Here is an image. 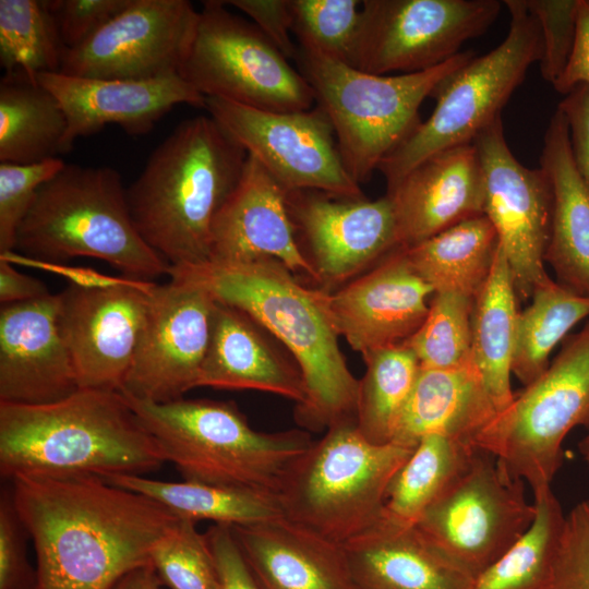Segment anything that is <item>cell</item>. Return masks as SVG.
I'll return each instance as SVG.
<instances>
[{"label":"cell","mask_w":589,"mask_h":589,"mask_svg":"<svg viewBox=\"0 0 589 589\" xmlns=\"http://www.w3.org/2000/svg\"><path fill=\"white\" fill-rule=\"evenodd\" d=\"M204 533L214 557L220 589H262L231 526L214 524Z\"/></svg>","instance_id":"47"},{"label":"cell","mask_w":589,"mask_h":589,"mask_svg":"<svg viewBox=\"0 0 589 589\" xmlns=\"http://www.w3.org/2000/svg\"><path fill=\"white\" fill-rule=\"evenodd\" d=\"M496 413L471 358L448 369L420 368L399 414L392 443L416 448L430 434L474 443Z\"/></svg>","instance_id":"28"},{"label":"cell","mask_w":589,"mask_h":589,"mask_svg":"<svg viewBox=\"0 0 589 589\" xmlns=\"http://www.w3.org/2000/svg\"><path fill=\"white\" fill-rule=\"evenodd\" d=\"M45 283L19 272L13 264L0 260V302L20 303L49 294Z\"/></svg>","instance_id":"52"},{"label":"cell","mask_w":589,"mask_h":589,"mask_svg":"<svg viewBox=\"0 0 589 589\" xmlns=\"http://www.w3.org/2000/svg\"><path fill=\"white\" fill-rule=\"evenodd\" d=\"M413 449L373 444L356 421L330 426L283 477L284 517L345 544L382 518L388 486Z\"/></svg>","instance_id":"8"},{"label":"cell","mask_w":589,"mask_h":589,"mask_svg":"<svg viewBox=\"0 0 589 589\" xmlns=\"http://www.w3.org/2000/svg\"><path fill=\"white\" fill-rule=\"evenodd\" d=\"M27 540L7 484L0 493V589H36L37 573L27 556Z\"/></svg>","instance_id":"45"},{"label":"cell","mask_w":589,"mask_h":589,"mask_svg":"<svg viewBox=\"0 0 589 589\" xmlns=\"http://www.w3.org/2000/svg\"><path fill=\"white\" fill-rule=\"evenodd\" d=\"M569 131L575 166L589 189V84L574 86L558 104Z\"/></svg>","instance_id":"49"},{"label":"cell","mask_w":589,"mask_h":589,"mask_svg":"<svg viewBox=\"0 0 589 589\" xmlns=\"http://www.w3.org/2000/svg\"><path fill=\"white\" fill-rule=\"evenodd\" d=\"M215 302L206 289L184 279L157 284L121 393L167 402L195 388Z\"/></svg>","instance_id":"17"},{"label":"cell","mask_w":589,"mask_h":589,"mask_svg":"<svg viewBox=\"0 0 589 589\" xmlns=\"http://www.w3.org/2000/svg\"><path fill=\"white\" fill-rule=\"evenodd\" d=\"M225 3L245 13L288 60L297 58L298 46L291 39V0H230Z\"/></svg>","instance_id":"48"},{"label":"cell","mask_w":589,"mask_h":589,"mask_svg":"<svg viewBox=\"0 0 589 589\" xmlns=\"http://www.w3.org/2000/svg\"><path fill=\"white\" fill-rule=\"evenodd\" d=\"M108 483L142 494L180 519L248 526L284 517L276 496L196 481H161L137 474H113Z\"/></svg>","instance_id":"33"},{"label":"cell","mask_w":589,"mask_h":589,"mask_svg":"<svg viewBox=\"0 0 589 589\" xmlns=\"http://www.w3.org/2000/svg\"><path fill=\"white\" fill-rule=\"evenodd\" d=\"M531 303L519 311L512 374L529 385L549 366L553 349L579 322L589 317V297L579 296L549 278L538 286Z\"/></svg>","instance_id":"35"},{"label":"cell","mask_w":589,"mask_h":589,"mask_svg":"<svg viewBox=\"0 0 589 589\" xmlns=\"http://www.w3.org/2000/svg\"><path fill=\"white\" fill-rule=\"evenodd\" d=\"M264 259H275L317 284L297 239L287 190L248 154L237 185L215 217L209 262L244 264Z\"/></svg>","instance_id":"21"},{"label":"cell","mask_w":589,"mask_h":589,"mask_svg":"<svg viewBox=\"0 0 589 589\" xmlns=\"http://www.w3.org/2000/svg\"><path fill=\"white\" fill-rule=\"evenodd\" d=\"M525 483L493 454L478 447L467 470L414 527L444 557L474 578L532 525L536 505L527 500Z\"/></svg>","instance_id":"12"},{"label":"cell","mask_w":589,"mask_h":589,"mask_svg":"<svg viewBox=\"0 0 589 589\" xmlns=\"http://www.w3.org/2000/svg\"><path fill=\"white\" fill-rule=\"evenodd\" d=\"M79 389L59 322V293L0 311V402L44 405Z\"/></svg>","instance_id":"22"},{"label":"cell","mask_w":589,"mask_h":589,"mask_svg":"<svg viewBox=\"0 0 589 589\" xmlns=\"http://www.w3.org/2000/svg\"><path fill=\"white\" fill-rule=\"evenodd\" d=\"M156 283L88 289L70 285L59 293V322L79 388L121 392Z\"/></svg>","instance_id":"19"},{"label":"cell","mask_w":589,"mask_h":589,"mask_svg":"<svg viewBox=\"0 0 589 589\" xmlns=\"http://www.w3.org/2000/svg\"><path fill=\"white\" fill-rule=\"evenodd\" d=\"M579 452L589 469V430L587 435L578 444Z\"/></svg>","instance_id":"54"},{"label":"cell","mask_w":589,"mask_h":589,"mask_svg":"<svg viewBox=\"0 0 589 589\" xmlns=\"http://www.w3.org/2000/svg\"><path fill=\"white\" fill-rule=\"evenodd\" d=\"M132 0H49L65 49L85 43Z\"/></svg>","instance_id":"46"},{"label":"cell","mask_w":589,"mask_h":589,"mask_svg":"<svg viewBox=\"0 0 589 589\" xmlns=\"http://www.w3.org/2000/svg\"><path fill=\"white\" fill-rule=\"evenodd\" d=\"M247 156L215 119L196 116L176 127L125 189L137 231L171 266L209 262L215 217Z\"/></svg>","instance_id":"4"},{"label":"cell","mask_w":589,"mask_h":589,"mask_svg":"<svg viewBox=\"0 0 589 589\" xmlns=\"http://www.w3.org/2000/svg\"><path fill=\"white\" fill-rule=\"evenodd\" d=\"M151 565L169 589H220L209 544L194 521L179 519L154 546Z\"/></svg>","instance_id":"41"},{"label":"cell","mask_w":589,"mask_h":589,"mask_svg":"<svg viewBox=\"0 0 589 589\" xmlns=\"http://www.w3.org/2000/svg\"><path fill=\"white\" fill-rule=\"evenodd\" d=\"M252 389L304 404L306 387L293 357L243 311L216 300L196 387Z\"/></svg>","instance_id":"25"},{"label":"cell","mask_w":589,"mask_h":589,"mask_svg":"<svg viewBox=\"0 0 589 589\" xmlns=\"http://www.w3.org/2000/svg\"><path fill=\"white\" fill-rule=\"evenodd\" d=\"M544 589H589V498L578 503L565 517Z\"/></svg>","instance_id":"44"},{"label":"cell","mask_w":589,"mask_h":589,"mask_svg":"<svg viewBox=\"0 0 589 589\" xmlns=\"http://www.w3.org/2000/svg\"><path fill=\"white\" fill-rule=\"evenodd\" d=\"M321 291L335 330L361 356L402 345L424 321L434 293L402 248L335 291Z\"/></svg>","instance_id":"20"},{"label":"cell","mask_w":589,"mask_h":589,"mask_svg":"<svg viewBox=\"0 0 589 589\" xmlns=\"http://www.w3.org/2000/svg\"><path fill=\"white\" fill-rule=\"evenodd\" d=\"M496 0H364L353 68L378 75L433 69L496 20Z\"/></svg>","instance_id":"13"},{"label":"cell","mask_w":589,"mask_h":589,"mask_svg":"<svg viewBox=\"0 0 589 589\" xmlns=\"http://www.w3.org/2000/svg\"><path fill=\"white\" fill-rule=\"evenodd\" d=\"M478 446L443 434L423 437L392 480L382 518L414 526L469 467Z\"/></svg>","instance_id":"34"},{"label":"cell","mask_w":589,"mask_h":589,"mask_svg":"<svg viewBox=\"0 0 589 589\" xmlns=\"http://www.w3.org/2000/svg\"><path fill=\"white\" fill-rule=\"evenodd\" d=\"M577 426L589 430V321L564 339L546 370L514 395L474 444L536 493L551 486L564 438Z\"/></svg>","instance_id":"10"},{"label":"cell","mask_w":589,"mask_h":589,"mask_svg":"<svg viewBox=\"0 0 589 589\" xmlns=\"http://www.w3.org/2000/svg\"><path fill=\"white\" fill-rule=\"evenodd\" d=\"M300 248L317 275V288L333 292L399 248L387 194L370 201L318 190L287 191Z\"/></svg>","instance_id":"16"},{"label":"cell","mask_w":589,"mask_h":589,"mask_svg":"<svg viewBox=\"0 0 589 589\" xmlns=\"http://www.w3.org/2000/svg\"><path fill=\"white\" fill-rule=\"evenodd\" d=\"M540 161L553 190L544 262L557 284L589 297V189L575 166L568 124L558 107L546 128Z\"/></svg>","instance_id":"29"},{"label":"cell","mask_w":589,"mask_h":589,"mask_svg":"<svg viewBox=\"0 0 589 589\" xmlns=\"http://www.w3.org/2000/svg\"><path fill=\"white\" fill-rule=\"evenodd\" d=\"M206 97L268 111H304L315 104L303 75L252 23L207 0L179 72Z\"/></svg>","instance_id":"11"},{"label":"cell","mask_w":589,"mask_h":589,"mask_svg":"<svg viewBox=\"0 0 589 589\" xmlns=\"http://www.w3.org/2000/svg\"><path fill=\"white\" fill-rule=\"evenodd\" d=\"M518 298L505 254L497 249L491 273L473 301L471 359L497 412L514 399L510 387Z\"/></svg>","instance_id":"30"},{"label":"cell","mask_w":589,"mask_h":589,"mask_svg":"<svg viewBox=\"0 0 589 589\" xmlns=\"http://www.w3.org/2000/svg\"><path fill=\"white\" fill-rule=\"evenodd\" d=\"M0 260L7 261L13 265L27 266L52 273L67 278L71 285L88 289L130 285L140 280L124 275L119 277L109 276L88 267L70 266L65 263L37 260L16 252L15 250L0 253Z\"/></svg>","instance_id":"50"},{"label":"cell","mask_w":589,"mask_h":589,"mask_svg":"<svg viewBox=\"0 0 589 589\" xmlns=\"http://www.w3.org/2000/svg\"><path fill=\"white\" fill-rule=\"evenodd\" d=\"M542 38L540 71L554 85L572 58L578 33L579 0H524Z\"/></svg>","instance_id":"43"},{"label":"cell","mask_w":589,"mask_h":589,"mask_svg":"<svg viewBox=\"0 0 589 589\" xmlns=\"http://www.w3.org/2000/svg\"><path fill=\"white\" fill-rule=\"evenodd\" d=\"M498 247L497 232L482 214L402 249L413 271L434 292L474 299L491 273Z\"/></svg>","instance_id":"31"},{"label":"cell","mask_w":589,"mask_h":589,"mask_svg":"<svg viewBox=\"0 0 589 589\" xmlns=\"http://www.w3.org/2000/svg\"><path fill=\"white\" fill-rule=\"evenodd\" d=\"M580 83L589 84V0H579L576 45L567 68L553 86L566 95Z\"/></svg>","instance_id":"51"},{"label":"cell","mask_w":589,"mask_h":589,"mask_svg":"<svg viewBox=\"0 0 589 589\" xmlns=\"http://www.w3.org/2000/svg\"><path fill=\"white\" fill-rule=\"evenodd\" d=\"M365 373L359 380L356 423L371 443H392L399 414L420 371L414 353L404 345L362 354Z\"/></svg>","instance_id":"37"},{"label":"cell","mask_w":589,"mask_h":589,"mask_svg":"<svg viewBox=\"0 0 589 589\" xmlns=\"http://www.w3.org/2000/svg\"><path fill=\"white\" fill-rule=\"evenodd\" d=\"M7 483L34 544L36 589H112L151 564L154 546L180 519L96 476H19Z\"/></svg>","instance_id":"1"},{"label":"cell","mask_w":589,"mask_h":589,"mask_svg":"<svg viewBox=\"0 0 589 589\" xmlns=\"http://www.w3.org/2000/svg\"><path fill=\"white\" fill-rule=\"evenodd\" d=\"M160 587L161 582L149 564L125 574L112 589H160Z\"/></svg>","instance_id":"53"},{"label":"cell","mask_w":589,"mask_h":589,"mask_svg":"<svg viewBox=\"0 0 589 589\" xmlns=\"http://www.w3.org/2000/svg\"><path fill=\"white\" fill-rule=\"evenodd\" d=\"M37 82L59 100L67 117L62 151L105 125L118 124L129 135H145L180 104L205 108V97L180 74L153 80H105L40 73Z\"/></svg>","instance_id":"23"},{"label":"cell","mask_w":589,"mask_h":589,"mask_svg":"<svg viewBox=\"0 0 589 589\" xmlns=\"http://www.w3.org/2000/svg\"><path fill=\"white\" fill-rule=\"evenodd\" d=\"M231 528L262 589H356L342 544L285 517Z\"/></svg>","instance_id":"26"},{"label":"cell","mask_w":589,"mask_h":589,"mask_svg":"<svg viewBox=\"0 0 589 589\" xmlns=\"http://www.w3.org/2000/svg\"><path fill=\"white\" fill-rule=\"evenodd\" d=\"M536 517L524 536L477 575L470 589H544L551 574L565 517L550 488L533 493Z\"/></svg>","instance_id":"36"},{"label":"cell","mask_w":589,"mask_h":589,"mask_svg":"<svg viewBox=\"0 0 589 589\" xmlns=\"http://www.w3.org/2000/svg\"><path fill=\"white\" fill-rule=\"evenodd\" d=\"M67 117L56 96L25 73L0 81V163L37 164L63 154Z\"/></svg>","instance_id":"32"},{"label":"cell","mask_w":589,"mask_h":589,"mask_svg":"<svg viewBox=\"0 0 589 589\" xmlns=\"http://www.w3.org/2000/svg\"><path fill=\"white\" fill-rule=\"evenodd\" d=\"M125 397L165 460L188 481L276 496L289 466L313 443L301 429L254 430L233 401Z\"/></svg>","instance_id":"5"},{"label":"cell","mask_w":589,"mask_h":589,"mask_svg":"<svg viewBox=\"0 0 589 589\" xmlns=\"http://www.w3.org/2000/svg\"><path fill=\"white\" fill-rule=\"evenodd\" d=\"M197 17L187 0H132L85 43L65 50L60 73L136 81L179 74Z\"/></svg>","instance_id":"18"},{"label":"cell","mask_w":589,"mask_h":589,"mask_svg":"<svg viewBox=\"0 0 589 589\" xmlns=\"http://www.w3.org/2000/svg\"><path fill=\"white\" fill-rule=\"evenodd\" d=\"M474 299L456 292H434L428 314L402 345L422 369H448L471 358V315Z\"/></svg>","instance_id":"39"},{"label":"cell","mask_w":589,"mask_h":589,"mask_svg":"<svg viewBox=\"0 0 589 589\" xmlns=\"http://www.w3.org/2000/svg\"><path fill=\"white\" fill-rule=\"evenodd\" d=\"M15 249L49 262L94 257L143 280L171 266L137 231L121 176L111 167L65 164L38 189Z\"/></svg>","instance_id":"6"},{"label":"cell","mask_w":589,"mask_h":589,"mask_svg":"<svg viewBox=\"0 0 589 589\" xmlns=\"http://www.w3.org/2000/svg\"><path fill=\"white\" fill-rule=\"evenodd\" d=\"M386 194L395 212L399 248L412 247L484 214L485 179L473 143L425 158Z\"/></svg>","instance_id":"24"},{"label":"cell","mask_w":589,"mask_h":589,"mask_svg":"<svg viewBox=\"0 0 589 589\" xmlns=\"http://www.w3.org/2000/svg\"><path fill=\"white\" fill-rule=\"evenodd\" d=\"M342 545L356 589H470L473 580L414 526L381 518Z\"/></svg>","instance_id":"27"},{"label":"cell","mask_w":589,"mask_h":589,"mask_svg":"<svg viewBox=\"0 0 589 589\" xmlns=\"http://www.w3.org/2000/svg\"><path fill=\"white\" fill-rule=\"evenodd\" d=\"M166 462L121 392L79 388L44 405L0 402V474L145 476Z\"/></svg>","instance_id":"3"},{"label":"cell","mask_w":589,"mask_h":589,"mask_svg":"<svg viewBox=\"0 0 589 589\" xmlns=\"http://www.w3.org/2000/svg\"><path fill=\"white\" fill-rule=\"evenodd\" d=\"M473 57L461 51L433 69L390 75L366 73L300 48L296 60L333 125L348 172L360 184L422 122L423 100Z\"/></svg>","instance_id":"7"},{"label":"cell","mask_w":589,"mask_h":589,"mask_svg":"<svg viewBox=\"0 0 589 589\" xmlns=\"http://www.w3.org/2000/svg\"><path fill=\"white\" fill-rule=\"evenodd\" d=\"M510 24L504 40L482 57H473L447 76L432 96L431 116L380 165L387 189L425 158L473 139L501 117V110L521 84L529 67L539 62V24L524 0H505Z\"/></svg>","instance_id":"9"},{"label":"cell","mask_w":589,"mask_h":589,"mask_svg":"<svg viewBox=\"0 0 589 589\" xmlns=\"http://www.w3.org/2000/svg\"><path fill=\"white\" fill-rule=\"evenodd\" d=\"M64 165L59 157L29 165L0 163V253L15 250L17 229L38 189Z\"/></svg>","instance_id":"42"},{"label":"cell","mask_w":589,"mask_h":589,"mask_svg":"<svg viewBox=\"0 0 589 589\" xmlns=\"http://www.w3.org/2000/svg\"><path fill=\"white\" fill-rule=\"evenodd\" d=\"M484 173V215L494 226L519 301L551 278L544 266L553 190L543 168L521 165L509 149L501 117L472 141Z\"/></svg>","instance_id":"15"},{"label":"cell","mask_w":589,"mask_h":589,"mask_svg":"<svg viewBox=\"0 0 589 589\" xmlns=\"http://www.w3.org/2000/svg\"><path fill=\"white\" fill-rule=\"evenodd\" d=\"M168 275L243 311L293 357L306 387V399L294 411L301 428L320 432L356 421L359 380L347 365L318 288L302 285L275 259L170 266Z\"/></svg>","instance_id":"2"},{"label":"cell","mask_w":589,"mask_h":589,"mask_svg":"<svg viewBox=\"0 0 589 589\" xmlns=\"http://www.w3.org/2000/svg\"><path fill=\"white\" fill-rule=\"evenodd\" d=\"M361 7L358 0H291L292 34L298 48L352 67Z\"/></svg>","instance_id":"40"},{"label":"cell","mask_w":589,"mask_h":589,"mask_svg":"<svg viewBox=\"0 0 589 589\" xmlns=\"http://www.w3.org/2000/svg\"><path fill=\"white\" fill-rule=\"evenodd\" d=\"M205 109L287 191L318 190L364 197L342 161L333 125L320 107L268 111L206 97Z\"/></svg>","instance_id":"14"},{"label":"cell","mask_w":589,"mask_h":589,"mask_svg":"<svg viewBox=\"0 0 589 589\" xmlns=\"http://www.w3.org/2000/svg\"><path fill=\"white\" fill-rule=\"evenodd\" d=\"M65 47L48 1L0 0V64L37 81L60 72Z\"/></svg>","instance_id":"38"}]
</instances>
